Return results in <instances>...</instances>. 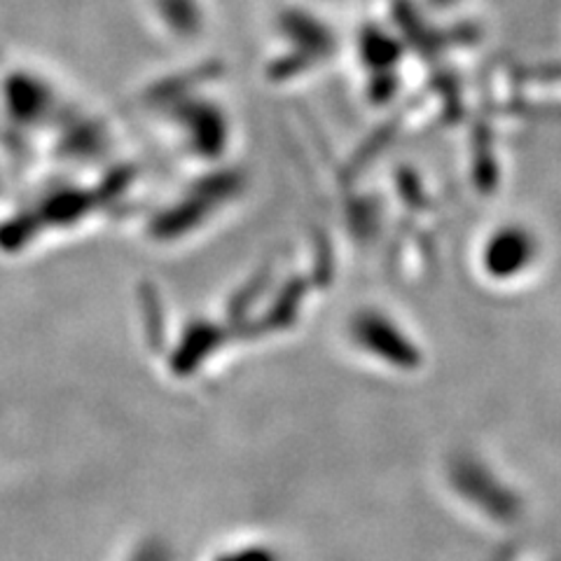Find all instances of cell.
Instances as JSON below:
<instances>
[{
    "mask_svg": "<svg viewBox=\"0 0 561 561\" xmlns=\"http://www.w3.org/2000/svg\"><path fill=\"white\" fill-rule=\"evenodd\" d=\"M157 8L167 16V22L190 28L192 24H197V0H154Z\"/></svg>",
    "mask_w": 561,
    "mask_h": 561,
    "instance_id": "6da1fadb",
    "label": "cell"
}]
</instances>
